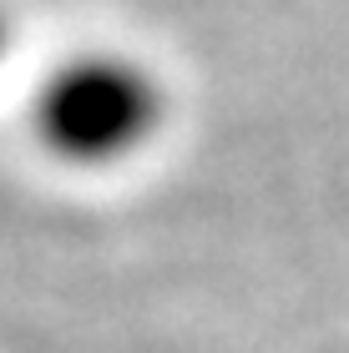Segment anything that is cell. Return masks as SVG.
Wrapping results in <instances>:
<instances>
[{
	"label": "cell",
	"instance_id": "2",
	"mask_svg": "<svg viewBox=\"0 0 349 353\" xmlns=\"http://www.w3.org/2000/svg\"><path fill=\"white\" fill-rule=\"evenodd\" d=\"M0 51H6V21H0Z\"/></svg>",
	"mask_w": 349,
	"mask_h": 353
},
{
	"label": "cell",
	"instance_id": "1",
	"mask_svg": "<svg viewBox=\"0 0 349 353\" xmlns=\"http://www.w3.org/2000/svg\"><path fill=\"white\" fill-rule=\"evenodd\" d=\"M157 121L162 96L132 56H71L36 91L41 147L76 167H112L132 157Z\"/></svg>",
	"mask_w": 349,
	"mask_h": 353
}]
</instances>
